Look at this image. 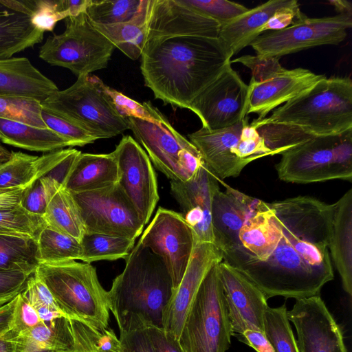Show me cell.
Masks as SVG:
<instances>
[{"instance_id": "6da1fadb", "label": "cell", "mask_w": 352, "mask_h": 352, "mask_svg": "<svg viewBox=\"0 0 352 352\" xmlns=\"http://www.w3.org/2000/svg\"><path fill=\"white\" fill-rule=\"evenodd\" d=\"M272 210L267 242L256 257L229 265L267 299L296 300L320 294L333 279L328 251L334 204L309 196L269 203Z\"/></svg>"}, {"instance_id": "7a4b0ae2", "label": "cell", "mask_w": 352, "mask_h": 352, "mask_svg": "<svg viewBox=\"0 0 352 352\" xmlns=\"http://www.w3.org/2000/svg\"><path fill=\"white\" fill-rule=\"evenodd\" d=\"M217 38L181 36L148 40L141 55L144 85L156 99L173 108L188 109L193 100L230 63Z\"/></svg>"}, {"instance_id": "3957f363", "label": "cell", "mask_w": 352, "mask_h": 352, "mask_svg": "<svg viewBox=\"0 0 352 352\" xmlns=\"http://www.w3.org/2000/svg\"><path fill=\"white\" fill-rule=\"evenodd\" d=\"M124 260V270L108 292L109 309L120 331L162 328L163 313L173 289L164 263L140 241Z\"/></svg>"}, {"instance_id": "277c9868", "label": "cell", "mask_w": 352, "mask_h": 352, "mask_svg": "<svg viewBox=\"0 0 352 352\" xmlns=\"http://www.w3.org/2000/svg\"><path fill=\"white\" fill-rule=\"evenodd\" d=\"M251 124L281 126L309 138L343 133L352 129V80L325 77Z\"/></svg>"}, {"instance_id": "5b68a950", "label": "cell", "mask_w": 352, "mask_h": 352, "mask_svg": "<svg viewBox=\"0 0 352 352\" xmlns=\"http://www.w3.org/2000/svg\"><path fill=\"white\" fill-rule=\"evenodd\" d=\"M34 273L67 318L99 331L109 328L108 292L101 285L93 265L76 261L39 263Z\"/></svg>"}, {"instance_id": "8992f818", "label": "cell", "mask_w": 352, "mask_h": 352, "mask_svg": "<svg viewBox=\"0 0 352 352\" xmlns=\"http://www.w3.org/2000/svg\"><path fill=\"white\" fill-rule=\"evenodd\" d=\"M96 76L82 74L69 87L41 102L48 110L83 129L96 140L115 137L129 129L127 118L117 110Z\"/></svg>"}, {"instance_id": "52a82bcc", "label": "cell", "mask_w": 352, "mask_h": 352, "mask_svg": "<svg viewBox=\"0 0 352 352\" xmlns=\"http://www.w3.org/2000/svg\"><path fill=\"white\" fill-rule=\"evenodd\" d=\"M276 170L286 182L311 184L332 179L352 181V129L312 137L281 154Z\"/></svg>"}, {"instance_id": "ba28073f", "label": "cell", "mask_w": 352, "mask_h": 352, "mask_svg": "<svg viewBox=\"0 0 352 352\" xmlns=\"http://www.w3.org/2000/svg\"><path fill=\"white\" fill-rule=\"evenodd\" d=\"M219 263L208 272L188 309L178 340L182 352H226L230 347L232 325Z\"/></svg>"}, {"instance_id": "9c48e42d", "label": "cell", "mask_w": 352, "mask_h": 352, "mask_svg": "<svg viewBox=\"0 0 352 352\" xmlns=\"http://www.w3.org/2000/svg\"><path fill=\"white\" fill-rule=\"evenodd\" d=\"M65 20V31L47 37L39 58L77 77L106 68L116 48L111 42L94 27L85 12Z\"/></svg>"}, {"instance_id": "30bf717a", "label": "cell", "mask_w": 352, "mask_h": 352, "mask_svg": "<svg viewBox=\"0 0 352 352\" xmlns=\"http://www.w3.org/2000/svg\"><path fill=\"white\" fill-rule=\"evenodd\" d=\"M352 16L337 14L322 18L304 16L279 30L264 32L250 44L256 55L278 57L324 45H338L347 36Z\"/></svg>"}, {"instance_id": "8fae6325", "label": "cell", "mask_w": 352, "mask_h": 352, "mask_svg": "<svg viewBox=\"0 0 352 352\" xmlns=\"http://www.w3.org/2000/svg\"><path fill=\"white\" fill-rule=\"evenodd\" d=\"M85 232L135 240L144 225L118 183L97 190L72 193Z\"/></svg>"}, {"instance_id": "7c38bea8", "label": "cell", "mask_w": 352, "mask_h": 352, "mask_svg": "<svg viewBox=\"0 0 352 352\" xmlns=\"http://www.w3.org/2000/svg\"><path fill=\"white\" fill-rule=\"evenodd\" d=\"M139 241L164 263L173 290L180 283L189 263L195 239L181 213L159 208Z\"/></svg>"}, {"instance_id": "4fadbf2b", "label": "cell", "mask_w": 352, "mask_h": 352, "mask_svg": "<svg viewBox=\"0 0 352 352\" xmlns=\"http://www.w3.org/2000/svg\"><path fill=\"white\" fill-rule=\"evenodd\" d=\"M250 98L248 85L227 65L217 78L191 102L188 109L210 131L230 127L247 116Z\"/></svg>"}, {"instance_id": "5bb4252c", "label": "cell", "mask_w": 352, "mask_h": 352, "mask_svg": "<svg viewBox=\"0 0 352 352\" xmlns=\"http://www.w3.org/2000/svg\"><path fill=\"white\" fill-rule=\"evenodd\" d=\"M118 164V184L146 224L159 201L157 177L146 151L130 135H124L112 152Z\"/></svg>"}, {"instance_id": "9a60e30c", "label": "cell", "mask_w": 352, "mask_h": 352, "mask_svg": "<svg viewBox=\"0 0 352 352\" xmlns=\"http://www.w3.org/2000/svg\"><path fill=\"white\" fill-rule=\"evenodd\" d=\"M287 316L300 352H347L342 331L320 295L296 300Z\"/></svg>"}, {"instance_id": "2e32d148", "label": "cell", "mask_w": 352, "mask_h": 352, "mask_svg": "<svg viewBox=\"0 0 352 352\" xmlns=\"http://www.w3.org/2000/svg\"><path fill=\"white\" fill-rule=\"evenodd\" d=\"M218 267L232 336L239 339L246 330L263 332L264 313L268 307L263 293L223 261Z\"/></svg>"}, {"instance_id": "e0dca14e", "label": "cell", "mask_w": 352, "mask_h": 352, "mask_svg": "<svg viewBox=\"0 0 352 352\" xmlns=\"http://www.w3.org/2000/svg\"><path fill=\"white\" fill-rule=\"evenodd\" d=\"M127 120L129 129L157 169L170 180L183 182L181 158L186 151L195 146L177 131L166 118L160 122L135 118Z\"/></svg>"}, {"instance_id": "ac0fdd59", "label": "cell", "mask_w": 352, "mask_h": 352, "mask_svg": "<svg viewBox=\"0 0 352 352\" xmlns=\"http://www.w3.org/2000/svg\"><path fill=\"white\" fill-rule=\"evenodd\" d=\"M220 25L182 0H149L146 42L181 36L218 38Z\"/></svg>"}, {"instance_id": "d6986e66", "label": "cell", "mask_w": 352, "mask_h": 352, "mask_svg": "<svg viewBox=\"0 0 352 352\" xmlns=\"http://www.w3.org/2000/svg\"><path fill=\"white\" fill-rule=\"evenodd\" d=\"M219 183L204 163L190 179L170 180L171 192L182 210L184 219L194 232L195 243L214 244L212 203L219 189Z\"/></svg>"}, {"instance_id": "ffe728a7", "label": "cell", "mask_w": 352, "mask_h": 352, "mask_svg": "<svg viewBox=\"0 0 352 352\" xmlns=\"http://www.w3.org/2000/svg\"><path fill=\"white\" fill-rule=\"evenodd\" d=\"M223 260L221 252L211 243H195L182 279L167 303L162 328L178 341L184 322L199 287L210 268Z\"/></svg>"}, {"instance_id": "44dd1931", "label": "cell", "mask_w": 352, "mask_h": 352, "mask_svg": "<svg viewBox=\"0 0 352 352\" xmlns=\"http://www.w3.org/2000/svg\"><path fill=\"white\" fill-rule=\"evenodd\" d=\"M248 117L222 129L210 131L201 127L188 135L199 152L207 168L219 180L238 177L247 166L238 156V144Z\"/></svg>"}, {"instance_id": "7402d4cb", "label": "cell", "mask_w": 352, "mask_h": 352, "mask_svg": "<svg viewBox=\"0 0 352 352\" xmlns=\"http://www.w3.org/2000/svg\"><path fill=\"white\" fill-rule=\"evenodd\" d=\"M225 187L214 195L212 203V228L214 245L222 253L235 243L242 226L265 201L247 195L219 180Z\"/></svg>"}, {"instance_id": "603a6c76", "label": "cell", "mask_w": 352, "mask_h": 352, "mask_svg": "<svg viewBox=\"0 0 352 352\" xmlns=\"http://www.w3.org/2000/svg\"><path fill=\"white\" fill-rule=\"evenodd\" d=\"M326 76L309 69H285L273 78L261 82L250 80L247 115L254 113L262 120L273 109L310 89Z\"/></svg>"}, {"instance_id": "cb8c5ba5", "label": "cell", "mask_w": 352, "mask_h": 352, "mask_svg": "<svg viewBox=\"0 0 352 352\" xmlns=\"http://www.w3.org/2000/svg\"><path fill=\"white\" fill-rule=\"evenodd\" d=\"M34 0H0V59L42 42L44 32L32 23Z\"/></svg>"}, {"instance_id": "d4e9b609", "label": "cell", "mask_w": 352, "mask_h": 352, "mask_svg": "<svg viewBox=\"0 0 352 352\" xmlns=\"http://www.w3.org/2000/svg\"><path fill=\"white\" fill-rule=\"evenodd\" d=\"M58 90L25 57L0 59V96L31 98L41 102Z\"/></svg>"}, {"instance_id": "484cf974", "label": "cell", "mask_w": 352, "mask_h": 352, "mask_svg": "<svg viewBox=\"0 0 352 352\" xmlns=\"http://www.w3.org/2000/svg\"><path fill=\"white\" fill-rule=\"evenodd\" d=\"M342 287L352 295V189L334 203L329 247Z\"/></svg>"}, {"instance_id": "4316f807", "label": "cell", "mask_w": 352, "mask_h": 352, "mask_svg": "<svg viewBox=\"0 0 352 352\" xmlns=\"http://www.w3.org/2000/svg\"><path fill=\"white\" fill-rule=\"evenodd\" d=\"M296 0H270L249 9L228 23L221 26L219 37L233 56L250 45L262 34L265 23L279 10L292 6Z\"/></svg>"}, {"instance_id": "83f0119b", "label": "cell", "mask_w": 352, "mask_h": 352, "mask_svg": "<svg viewBox=\"0 0 352 352\" xmlns=\"http://www.w3.org/2000/svg\"><path fill=\"white\" fill-rule=\"evenodd\" d=\"M119 172L111 153L94 154L80 153L65 187L72 193L89 192L118 183Z\"/></svg>"}, {"instance_id": "f1b7e54d", "label": "cell", "mask_w": 352, "mask_h": 352, "mask_svg": "<svg viewBox=\"0 0 352 352\" xmlns=\"http://www.w3.org/2000/svg\"><path fill=\"white\" fill-rule=\"evenodd\" d=\"M70 151L63 148L41 156L12 151L10 159L0 166V188L30 185L50 171Z\"/></svg>"}, {"instance_id": "f546056e", "label": "cell", "mask_w": 352, "mask_h": 352, "mask_svg": "<svg viewBox=\"0 0 352 352\" xmlns=\"http://www.w3.org/2000/svg\"><path fill=\"white\" fill-rule=\"evenodd\" d=\"M6 334L15 342L17 352H58L73 344L69 319L65 317L42 321L18 335L10 331Z\"/></svg>"}, {"instance_id": "4dcf8cb0", "label": "cell", "mask_w": 352, "mask_h": 352, "mask_svg": "<svg viewBox=\"0 0 352 352\" xmlns=\"http://www.w3.org/2000/svg\"><path fill=\"white\" fill-rule=\"evenodd\" d=\"M0 142L16 148L46 153L72 146L68 140L48 128L2 118H0Z\"/></svg>"}, {"instance_id": "1f68e13d", "label": "cell", "mask_w": 352, "mask_h": 352, "mask_svg": "<svg viewBox=\"0 0 352 352\" xmlns=\"http://www.w3.org/2000/svg\"><path fill=\"white\" fill-rule=\"evenodd\" d=\"M149 0H142L137 14L129 21L94 27L127 57L137 60L142 54L146 38Z\"/></svg>"}, {"instance_id": "d6a6232c", "label": "cell", "mask_w": 352, "mask_h": 352, "mask_svg": "<svg viewBox=\"0 0 352 352\" xmlns=\"http://www.w3.org/2000/svg\"><path fill=\"white\" fill-rule=\"evenodd\" d=\"M43 217L46 226L79 241L85 233L78 206L72 193L63 186L50 199Z\"/></svg>"}, {"instance_id": "836d02e7", "label": "cell", "mask_w": 352, "mask_h": 352, "mask_svg": "<svg viewBox=\"0 0 352 352\" xmlns=\"http://www.w3.org/2000/svg\"><path fill=\"white\" fill-rule=\"evenodd\" d=\"M36 242L38 264L80 260L82 256L80 241L47 226L40 231Z\"/></svg>"}, {"instance_id": "e575fe53", "label": "cell", "mask_w": 352, "mask_h": 352, "mask_svg": "<svg viewBox=\"0 0 352 352\" xmlns=\"http://www.w3.org/2000/svg\"><path fill=\"white\" fill-rule=\"evenodd\" d=\"M135 241L103 234L85 232L80 241V261L91 264L102 260L125 259L135 246Z\"/></svg>"}, {"instance_id": "d590c367", "label": "cell", "mask_w": 352, "mask_h": 352, "mask_svg": "<svg viewBox=\"0 0 352 352\" xmlns=\"http://www.w3.org/2000/svg\"><path fill=\"white\" fill-rule=\"evenodd\" d=\"M36 239L0 234V269L34 273L38 265Z\"/></svg>"}, {"instance_id": "8d00e7d4", "label": "cell", "mask_w": 352, "mask_h": 352, "mask_svg": "<svg viewBox=\"0 0 352 352\" xmlns=\"http://www.w3.org/2000/svg\"><path fill=\"white\" fill-rule=\"evenodd\" d=\"M69 322L73 344L58 352H126L112 329L99 331L78 320H69Z\"/></svg>"}, {"instance_id": "74e56055", "label": "cell", "mask_w": 352, "mask_h": 352, "mask_svg": "<svg viewBox=\"0 0 352 352\" xmlns=\"http://www.w3.org/2000/svg\"><path fill=\"white\" fill-rule=\"evenodd\" d=\"M263 333L275 352H300L289 324L285 304L266 309L263 317Z\"/></svg>"}, {"instance_id": "f35d334b", "label": "cell", "mask_w": 352, "mask_h": 352, "mask_svg": "<svg viewBox=\"0 0 352 352\" xmlns=\"http://www.w3.org/2000/svg\"><path fill=\"white\" fill-rule=\"evenodd\" d=\"M45 226L42 215L29 212L21 204L0 208V234L36 239Z\"/></svg>"}, {"instance_id": "ab89813d", "label": "cell", "mask_w": 352, "mask_h": 352, "mask_svg": "<svg viewBox=\"0 0 352 352\" xmlns=\"http://www.w3.org/2000/svg\"><path fill=\"white\" fill-rule=\"evenodd\" d=\"M142 0H91L85 14L92 24L112 25L131 19Z\"/></svg>"}, {"instance_id": "60d3db41", "label": "cell", "mask_w": 352, "mask_h": 352, "mask_svg": "<svg viewBox=\"0 0 352 352\" xmlns=\"http://www.w3.org/2000/svg\"><path fill=\"white\" fill-rule=\"evenodd\" d=\"M41 102L14 96H0V118L47 128L41 118Z\"/></svg>"}, {"instance_id": "b9f144b4", "label": "cell", "mask_w": 352, "mask_h": 352, "mask_svg": "<svg viewBox=\"0 0 352 352\" xmlns=\"http://www.w3.org/2000/svg\"><path fill=\"white\" fill-rule=\"evenodd\" d=\"M103 87L118 112L125 118H135L152 122H160L166 118L150 102L140 103L104 83Z\"/></svg>"}, {"instance_id": "7bdbcfd3", "label": "cell", "mask_w": 352, "mask_h": 352, "mask_svg": "<svg viewBox=\"0 0 352 352\" xmlns=\"http://www.w3.org/2000/svg\"><path fill=\"white\" fill-rule=\"evenodd\" d=\"M60 186L46 173L28 186L20 204L29 212L43 216L50 199Z\"/></svg>"}, {"instance_id": "ee69618b", "label": "cell", "mask_w": 352, "mask_h": 352, "mask_svg": "<svg viewBox=\"0 0 352 352\" xmlns=\"http://www.w3.org/2000/svg\"><path fill=\"white\" fill-rule=\"evenodd\" d=\"M190 7L215 20L223 26L249 9L244 6L228 0H182Z\"/></svg>"}, {"instance_id": "f6af8a7d", "label": "cell", "mask_w": 352, "mask_h": 352, "mask_svg": "<svg viewBox=\"0 0 352 352\" xmlns=\"http://www.w3.org/2000/svg\"><path fill=\"white\" fill-rule=\"evenodd\" d=\"M41 118L47 128L68 140L72 146H83L97 140L73 122L43 108Z\"/></svg>"}, {"instance_id": "bcb514c9", "label": "cell", "mask_w": 352, "mask_h": 352, "mask_svg": "<svg viewBox=\"0 0 352 352\" xmlns=\"http://www.w3.org/2000/svg\"><path fill=\"white\" fill-rule=\"evenodd\" d=\"M66 18L60 0H34L31 21L37 30L44 33L52 32L57 22Z\"/></svg>"}, {"instance_id": "7dc6e473", "label": "cell", "mask_w": 352, "mask_h": 352, "mask_svg": "<svg viewBox=\"0 0 352 352\" xmlns=\"http://www.w3.org/2000/svg\"><path fill=\"white\" fill-rule=\"evenodd\" d=\"M278 57H261L258 55H244L231 60L230 63H241L252 72V81L261 82L267 80L283 72L284 68Z\"/></svg>"}, {"instance_id": "c3c4849f", "label": "cell", "mask_w": 352, "mask_h": 352, "mask_svg": "<svg viewBox=\"0 0 352 352\" xmlns=\"http://www.w3.org/2000/svg\"><path fill=\"white\" fill-rule=\"evenodd\" d=\"M32 274L22 270L0 269V306L9 302L21 292Z\"/></svg>"}, {"instance_id": "681fc988", "label": "cell", "mask_w": 352, "mask_h": 352, "mask_svg": "<svg viewBox=\"0 0 352 352\" xmlns=\"http://www.w3.org/2000/svg\"><path fill=\"white\" fill-rule=\"evenodd\" d=\"M119 340L126 352H155L148 327L120 331Z\"/></svg>"}, {"instance_id": "f907efd6", "label": "cell", "mask_w": 352, "mask_h": 352, "mask_svg": "<svg viewBox=\"0 0 352 352\" xmlns=\"http://www.w3.org/2000/svg\"><path fill=\"white\" fill-rule=\"evenodd\" d=\"M41 322L36 309L20 293L17 296L13 327L10 332L13 335H18Z\"/></svg>"}, {"instance_id": "816d5d0a", "label": "cell", "mask_w": 352, "mask_h": 352, "mask_svg": "<svg viewBox=\"0 0 352 352\" xmlns=\"http://www.w3.org/2000/svg\"><path fill=\"white\" fill-rule=\"evenodd\" d=\"M298 3L278 10L263 26L261 32L284 29L303 17Z\"/></svg>"}, {"instance_id": "f5cc1de1", "label": "cell", "mask_w": 352, "mask_h": 352, "mask_svg": "<svg viewBox=\"0 0 352 352\" xmlns=\"http://www.w3.org/2000/svg\"><path fill=\"white\" fill-rule=\"evenodd\" d=\"M149 332L155 352H182L178 341L163 328L151 326Z\"/></svg>"}, {"instance_id": "db71d44e", "label": "cell", "mask_w": 352, "mask_h": 352, "mask_svg": "<svg viewBox=\"0 0 352 352\" xmlns=\"http://www.w3.org/2000/svg\"><path fill=\"white\" fill-rule=\"evenodd\" d=\"M238 340L257 352H275L263 332L246 330Z\"/></svg>"}, {"instance_id": "11a10c76", "label": "cell", "mask_w": 352, "mask_h": 352, "mask_svg": "<svg viewBox=\"0 0 352 352\" xmlns=\"http://www.w3.org/2000/svg\"><path fill=\"white\" fill-rule=\"evenodd\" d=\"M30 185L10 188H0V208L19 205L25 192Z\"/></svg>"}, {"instance_id": "9f6ffc18", "label": "cell", "mask_w": 352, "mask_h": 352, "mask_svg": "<svg viewBox=\"0 0 352 352\" xmlns=\"http://www.w3.org/2000/svg\"><path fill=\"white\" fill-rule=\"evenodd\" d=\"M16 302L17 296L9 302L0 306V337L10 331L13 327Z\"/></svg>"}, {"instance_id": "6f0895ef", "label": "cell", "mask_w": 352, "mask_h": 352, "mask_svg": "<svg viewBox=\"0 0 352 352\" xmlns=\"http://www.w3.org/2000/svg\"><path fill=\"white\" fill-rule=\"evenodd\" d=\"M91 0H60L62 11L69 16H76L85 12Z\"/></svg>"}, {"instance_id": "680465c9", "label": "cell", "mask_w": 352, "mask_h": 352, "mask_svg": "<svg viewBox=\"0 0 352 352\" xmlns=\"http://www.w3.org/2000/svg\"><path fill=\"white\" fill-rule=\"evenodd\" d=\"M338 12V14H346L352 16V6L350 1L346 0L329 1Z\"/></svg>"}, {"instance_id": "91938a15", "label": "cell", "mask_w": 352, "mask_h": 352, "mask_svg": "<svg viewBox=\"0 0 352 352\" xmlns=\"http://www.w3.org/2000/svg\"><path fill=\"white\" fill-rule=\"evenodd\" d=\"M0 352H17L15 342L6 333L0 337Z\"/></svg>"}, {"instance_id": "94428289", "label": "cell", "mask_w": 352, "mask_h": 352, "mask_svg": "<svg viewBox=\"0 0 352 352\" xmlns=\"http://www.w3.org/2000/svg\"><path fill=\"white\" fill-rule=\"evenodd\" d=\"M12 151H9L0 143V166L7 162L11 157Z\"/></svg>"}]
</instances>
